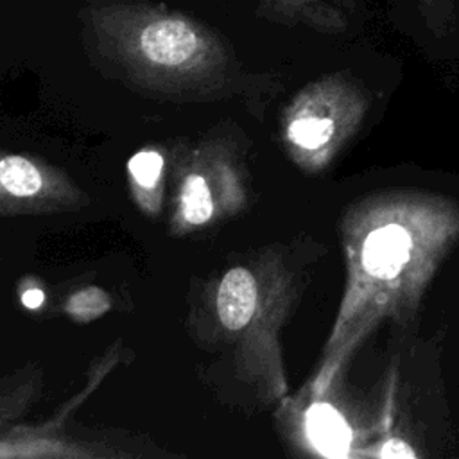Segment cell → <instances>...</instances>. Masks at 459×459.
<instances>
[{"label":"cell","mask_w":459,"mask_h":459,"mask_svg":"<svg viewBox=\"0 0 459 459\" xmlns=\"http://www.w3.org/2000/svg\"><path fill=\"white\" fill-rule=\"evenodd\" d=\"M360 5L362 0H258V13L273 23L344 34Z\"/></svg>","instance_id":"8"},{"label":"cell","mask_w":459,"mask_h":459,"mask_svg":"<svg viewBox=\"0 0 459 459\" xmlns=\"http://www.w3.org/2000/svg\"><path fill=\"white\" fill-rule=\"evenodd\" d=\"M22 301H23L25 307L36 308V307H39L41 301H43V292H41L39 289H27V290L23 292V296H22Z\"/></svg>","instance_id":"13"},{"label":"cell","mask_w":459,"mask_h":459,"mask_svg":"<svg viewBox=\"0 0 459 459\" xmlns=\"http://www.w3.org/2000/svg\"><path fill=\"white\" fill-rule=\"evenodd\" d=\"M292 418L294 439L314 455L351 459L366 445V437L355 434L350 418L333 403L332 391L325 394L299 393L298 398L281 402Z\"/></svg>","instance_id":"7"},{"label":"cell","mask_w":459,"mask_h":459,"mask_svg":"<svg viewBox=\"0 0 459 459\" xmlns=\"http://www.w3.org/2000/svg\"><path fill=\"white\" fill-rule=\"evenodd\" d=\"M251 204V174L237 131L217 126L203 136L170 143L167 231L172 237L208 233Z\"/></svg>","instance_id":"4"},{"label":"cell","mask_w":459,"mask_h":459,"mask_svg":"<svg viewBox=\"0 0 459 459\" xmlns=\"http://www.w3.org/2000/svg\"><path fill=\"white\" fill-rule=\"evenodd\" d=\"M111 308L108 292L99 287H84L68 296L65 301V312L77 323H86L100 317Z\"/></svg>","instance_id":"11"},{"label":"cell","mask_w":459,"mask_h":459,"mask_svg":"<svg viewBox=\"0 0 459 459\" xmlns=\"http://www.w3.org/2000/svg\"><path fill=\"white\" fill-rule=\"evenodd\" d=\"M427 30L436 38L452 36L459 29V0H412Z\"/></svg>","instance_id":"10"},{"label":"cell","mask_w":459,"mask_h":459,"mask_svg":"<svg viewBox=\"0 0 459 459\" xmlns=\"http://www.w3.org/2000/svg\"><path fill=\"white\" fill-rule=\"evenodd\" d=\"M90 195L48 160L0 149V217L79 212Z\"/></svg>","instance_id":"6"},{"label":"cell","mask_w":459,"mask_h":459,"mask_svg":"<svg viewBox=\"0 0 459 459\" xmlns=\"http://www.w3.org/2000/svg\"><path fill=\"white\" fill-rule=\"evenodd\" d=\"M342 296L319 364L305 385L325 394L384 323H414L441 264L459 242V201L425 190H382L355 199L339 224Z\"/></svg>","instance_id":"1"},{"label":"cell","mask_w":459,"mask_h":459,"mask_svg":"<svg viewBox=\"0 0 459 459\" xmlns=\"http://www.w3.org/2000/svg\"><path fill=\"white\" fill-rule=\"evenodd\" d=\"M369 109L366 88L348 72H332L298 90L280 115L287 158L305 174L323 172L359 131Z\"/></svg>","instance_id":"5"},{"label":"cell","mask_w":459,"mask_h":459,"mask_svg":"<svg viewBox=\"0 0 459 459\" xmlns=\"http://www.w3.org/2000/svg\"><path fill=\"white\" fill-rule=\"evenodd\" d=\"M299 290L298 271L280 246L231 258L190 283L186 332L192 342L222 364L217 377L226 387L235 384L260 407L289 396L281 332Z\"/></svg>","instance_id":"3"},{"label":"cell","mask_w":459,"mask_h":459,"mask_svg":"<svg viewBox=\"0 0 459 459\" xmlns=\"http://www.w3.org/2000/svg\"><path fill=\"white\" fill-rule=\"evenodd\" d=\"M82 45L93 68L160 102L240 100L253 108L265 88L212 25L149 0H90Z\"/></svg>","instance_id":"2"},{"label":"cell","mask_w":459,"mask_h":459,"mask_svg":"<svg viewBox=\"0 0 459 459\" xmlns=\"http://www.w3.org/2000/svg\"><path fill=\"white\" fill-rule=\"evenodd\" d=\"M420 454L414 450V446L393 434H382L380 437H377L371 443H366L357 457L362 459H369V457H378V459H391V457H418Z\"/></svg>","instance_id":"12"},{"label":"cell","mask_w":459,"mask_h":459,"mask_svg":"<svg viewBox=\"0 0 459 459\" xmlns=\"http://www.w3.org/2000/svg\"><path fill=\"white\" fill-rule=\"evenodd\" d=\"M170 143H147L127 161V183L134 206L149 219L163 215L167 206Z\"/></svg>","instance_id":"9"}]
</instances>
